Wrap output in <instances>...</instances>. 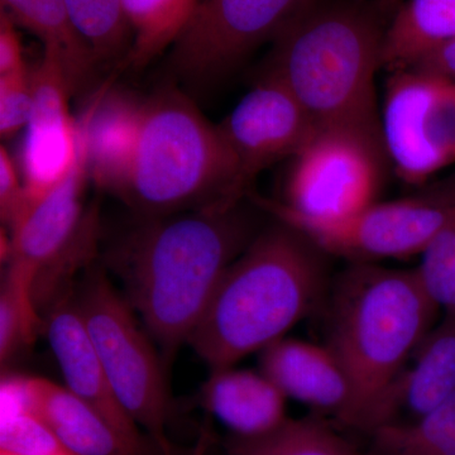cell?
I'll use <instances>...</instances> for the list:
<instances>
[{"mask_svg":"<svg viewBox=\"0 0 455 455\" xmlns=\"http://www.w3.org/2000/svg\"><path fill=\"white\" fill-rule=\"evenodd\" d=\"M243 203L140 220L106 251L104 267L157 343L164 367L188 344L221 277L259 233Z\"/></svg>","mask_w":455,"mask_h":455,"instance_id":"obj_1","label":"cell"},{"mask_svg":"<svg viewBox=\"0 0 455 455\" xmlns=\"http://www.w3.org/2000/svg\"><path fill=\"white\" fill-rule=\"evenodd\" d=\"M322 248L275 220L221 277L188 344L212 371L262 352L323 309L333 278Z\"/></svg>","mask_w":455,"mask_h":455,"instance_id":"obj_2","label":"cell"},{"mask_svg":"<svg viewBox=\"0 0 455 455\" xmlns=\"http://www.w3.org/2000/svg\"><path fill=\"white\" fill-rule=\"evenodd\" d=\"M322 311L324 343L352 385V403L340 423L370 434L381 427L392 385L440 310L414 268L350 262L331 281Z\"/></svg>","mask_w":455,"mask_h":455,"instance_id":"obj_3","label":"cell"},{"mask_svg":"<svg viewBox=\"0 0 455 455\" xmlns=\"http://www.w3.org/2000/svg\"><path fill=\"white\" fill-rule=\"evenodd\" d=\"M383 36L368 9L316 0L275 38L268 74L292 92L319 130L355 132L383 147L376 95Z\"/></svg>","mask_w":455,"mask_h":455,"instance_id":"obj_4","label":"cell"},{"mask_svg":"<svg viewBox=\"0 0 455 455\" xmlns=\"http://www.w3.org/2000/svg\"><path fill=\"white\" fill-rule=\"evenodd\" d=\"M245 196L220 128L185 92L166 86L143 100L118 196L140 220L235 204Z\"/></svg>","mask_w":455,"mask_h":455,"instance_id":"obj_5","label":"cell"},{"mask_svg":"<svg viewBox=\"0 0 455 455\" xmlns=\"http://www.w3.org/2000/svg\"><path fill=\"white\" fill-rule=\"evenodd\" d=\"M76 156L68 175L37 202L26 206L11 229L7 271L31 286L36 310L44 317L74 291L73 278L98 256L99 212L84 205L88 161L76 121Z\"/></svg>","mask_w":455,"mask_h":455,"instance_id":"obj_6","label":"cell"},{"mask_svg":"<svg viewBox=\"0 0 455 455\" xmlns=\"http://www.w3.org/2000/svg\"><path fill=\"white\" fill-rule=\"evenodd\" d=\"M77 309L119 403L148 431L163 455H172L166 427L171 397L160 352L137 322L136 311L116 291L107 268L92 263L74 292Z\"/></svg>","mask_w":455,"mask_h":455,"instance_id":"obj_7","label":"cell"},{"mask_svg":"<svg viewBox=\"0 0 455 455\" xmlns=\"http://www.w3.org/2000/svg\"><path fill=\"white\" fill-rule=\"evenodd\" d=\"M385 148L346 130L322 128L291 158L284 202L253 196L278 220L339 221L379 202Z\"/></svg>","mask_w":455,"mask_h":455,"instance_id":"obj_8","label":"cell"},{"mask_svg":"<svg viewBox=\"0 0 455 455\" xmlns=\"http://www.w3.org/2000/svg\"><path fill=\"white\" fill-rule=\"evenodd\" d=\"M281 221L300 229L325 253L349 262L411 259L455 223V173L412 196L379 200L348 220Z\"/></svg>","mask_w":455,"mask_h":455,"instance_id":"obj_9","label":"cell"},{"mask_svg":"<svg viewBox=\"0 0 455 455\" xmlns=\"http://www.w3.org/2000/svg\"><path fill=\"white\" fill-rule=\"evenodd\" d=\"M383 147L398 178L427 184L455 163V82L420 68L394 71L381 110Z\"/></svg>","mask_w":455,"mask_h":455,"instance_id":"obj_10","label":"cell"},{"mask_svg":"<svg viewBox=\"0 0 455 455\" xmlns=\"http://www.w3.org/2000/svg\"><path fill=\"white\" fill-rule=\"evenodd\" d=\"M316 0H199L171 47L170 70L191 85H206L229 73L275 40Z\"/></svg>","mask_w":455,"mask_h":455,"instance_id":"obj_11","label":"cell"},{"mask_svg":"<svg viewBox=\"0 0 455 455\" xmlns=\"http://www.w3.org/2000/svg\"><path fill=\"white\" fill-rule=\"evenodd\" d=\"M218 128L247 193L259 172L284 158L291 160L319 130L300 101L271 74L241 99Z\"/></svg>","mask_w":455,"mask_h":455,"instance_id":"obj_12","label":"cell"},{"mask_svg":"<svg viewBox=\"0 0 455 455\" xmlns=\"http://www.w3.org/2000/svg\"><path fill=\"white\" fill-rule=\"evenodd\" d=\"M31 70L33 107L22 146V175L27 204L46 196L68 175L76 156V119L68 112L73 94L64 62L55 51L44 49Z\"/></svg>","mask_w":455,"mask_h":455,"instance_id":"obj_13","label":"cell"},{"mask_svg":"<svg viewBox=\"0 0 455 455\" xmlns=\"http://www.w3.org/2000/svg\"><path fill=\"white\" fill-rule=\"evenodd\" d=\"M42 319L66 387L103 416L132 451L147 455L139 425L119 403L99 361L74 291L57 301Z\"/></svg>","mask_w":455,"mask_h":455,"instance_id":"obj_14","label":"cell"},{"mask_svg":"<svg viewBox=\"0 0 455 455\" xmlns=\"http://www.w3.org/2000/svg\"><path fill=\"white\" fill-rule=\"evenodd\" d=\"M259 355V370L284 396L343 420L352 403V385L325 343L284 337Z\"/></svg>","mask_w":455,"mask_h":455,"instance_id":"obj_15","label":"cell"},{"mask_svg":"<svg viewBox=\"0 0 455 455\" xmlns=\"http://www.w3.org/2000/svg\"><path fill=\"white\" fill-rule=\"evenodd\" d=\"M142 106L124 92L101 89L76 119L85 140L89 179L116 196L130 170Z\"/></svg>","mask_w":455,"mask_h":455,"instance_id":"obj_16","label":"cell"},{"mask_svg":"<svg viewBox=\"0 0 455 455\" xmlns=\"http://www.w3.org/2000/svg\"><path fill=\"white\" fill-rule=\"evenodd\" d=\"M286 400L259 370L228 367L212 371L199 391L200 405L230 431L256 438L283 427L289 416Z\"/></svg>","mask_w":455,"mask_h":455,"instance_id":"obj_17","label":"cell"},{"mask_svg":"<svg viewBox=\"0 0 455 455\" xmlns=\"http://www.w3.org/2000/svg\"><path fill=\"white\" fill-rule=\"evenodd\" d=\"M455 395V317L427 331L392 385L382 425L412 420Z\"/></svg>","mask_w":455,"mask_h":455,"instance_id":"obj_18","label":"cell"},{"mask_svg":"<svg viewBox=\"0 0 455 455\" xmlns=\"http://www.w3.org/2000/svg\"><path fill=\"white\" fill-rule=\"evenodd\" d=\"M29 411L75 455H140L92 406L66 386L25 376Z\"/></svg>","mask_w":455,"mask_h":455,"instance_id":"obj_19","label":"cell"},{"mask_svg":"<svg viewBox=\"0 0 455 455\" xmlns=\"http://www.w3.org/2000/svg\"><path fill=\"white\" fill-rule=\"evenodd\" d=\"M455 41V0H406L383 36L386 70L411 68L433 51Z\"/></svg>","mask_w":455,"mask_h":455,"instance_id":"obj_20","label":"cell"},{"mask_svg":"<svg viewBox=\"0 0 455 455\" xmlns=\"http://www.w3.org/2000/svg\"><path fill=\"white\" fill-rule=\"evenodd\" d=\"M2 9L61 57L73 92L88 85L98 62L75 31L65 0H2Z\"/></svg>","mask_w":455,"mask_h":455,"instance_id":"obj_21","label":"cell"},{"mask_svg":"<svg viewBox=\"0 0 455 455\" xmlns=\"http://www.w3.org/2000/svg\"><path fill=\"white\" fill-rule=\"evenodd\" d=\"M368 455H455V395L412 420L371 431Z\"/></svg>","mask_w":455,"mask_h":455,"instance_id":"obj_22","label":"cell"},{"mask_svg":"<svg viewBox=\"0 0 455 455\" xmlns=\"http://www.w3.org/2000/svg\"><path fill=\"white\" fill-rule=\"evenodd\" d=\"M199 0H122L133 32L127 61L140 68L172 47L190 22Z\"/></svg>","mask_w":455,"mask_h":455,"instance_id":"obj_23","label":"cell"},{"mask_svg":"<svg viewBox=\"0 0 455 455\" xmlns=\"http://www.w3.org/2000/svg\"><path fill=\"white\" fill-rule=\"evenodd\" d=\"M227 455H359L348 440L316 419H289L256 438L228 436Z\"/></svg>","mask_w":455,"mask_h":455,"instance_id":"obj_24","label":"cell"},{"mask_svg":"<svg viewBox=\"0 0 455 455\" xmlns=\"http://www.w3.org/2000/svg\"><path fill=\"white\" fill-rule=\"evenodd\" d=\"M75 31L97 62L130 55L133 32L122 0H65Z\"/></svg>","mask_w":455,"mask_h":455,"instance_id":"obj_25","label":"cell"},{"mask_svg":"<svg viewBox=\"0 0 455 455\" xmlns=\"http://www.w3.org/2000/svg\"><path fill=\"white\" fill-rule=\"evenodd\" d=\"M44 331V320L33 305L31 287L5 271L0 291V363L4 367Z\"/></svg>","mask_w":455,"mask_h":455,"instance_id":"obj_26","label":"cell"},{"mask_svg":"<svg viewBox=\"0 0 455 455\" xmlns=\"http://www.w3.org/2000/svg\"><path fill=\"white\" fill-rule=\"evenodd\" d=\"M414 267L425 293L444 316L455 317V223L436 235Z\"/></svg>","mask_w":455,"mask_h":455,"instance_id":"obj_27","label":"cell"},{"mask_svg":"<svg viewBox=\"0 0 455 455\" xmlns=\"http://www.w3.org/2000/svg\"><path fill=\"white\" fill-rule=\"evenodd\" d=\"M0 449L17 455H75L31 411L0 419Z\"/></svg>","mask_w":455,"mask_h":455,"instance_id":"obj_28","label":"cell"},{"mask_svg":"<svg viewBox=\"0 0 455 455\" xmlns=\"http://www.w3.org/2000/svg\"><path fill=\"white\" fill-rule=\"evenodd\" d=\"M33 107L32 75L28 68L0 76V134L14 136L27 127Z\"/></svg>","mask_w":455,"mask_h":455,"instance_id":"obj_29","label":"cell"},{"mask_svg":"<svg viewBox=\"0 0 455 455\" xmlns=\"http://www.w3.org/2000/svg\"><path fill=\"white\" fill-rule=\"evenodd\" d=\"M27 205L25 185L20 182V175L13 158L4 146L0 147V215L2 221L9 230L20 220Z\"/></svg>","mask_w":455,"mask_h":455,"instance_id":"obj_30","label":"cell"},{"mask_svg":"<svg viewBox=\"0 0 455 455\" xmlns=\"http://www.w3.org/2000/svg\"><path fill=\"white\" fill-rule=\"evenodd\" d=\"M28 68L23 59L22 44L16 22L4 9L0 12V76L18 73Z\"/></svg>","mask_w":455,"mask_h":455,"instance_id":"obj_31","label":"cell"},{"mask_svg":"<svg viewBox=\"0 0 455 455\" xmlns=\"http://www.w3.org/2000/svg\"><path fill=\"white\" fill-rule=\"evenodd\" d=\"M411 68L442 75L455 82V41L449 42L445 46L424 56Z\"/></svg>","mask_w":455,"mask_h":455,"instance_id":"obj_32","label":"cell"},{"mask_svg":"<svg viewBox=\"0 0 455 455\" xmlns=\"http://www.w3.org/2000/svg\"><path fill=\"white\" fill-rule=\"evenodd\" d=\"M212 434L208 427H204L197 440L196 447L194 449L193 455H206L211 448Z\"/></svg>","mask_w":455,"mask_h":455,"instance_id":"obj_33","label":"cell"},{"mask_svg":"<svg viewBox=\"0 0 455 455\" xmlns=\"http://www.w3.org/2000/svg\"><path fill=\"white\" fill-rule=\"evenodd\" d=\"M401 0H379V8L386 13L394 14L396 9L400 7Z\"/></svg>","mask_w":455,"mask_h":455,"instance_id":"obj_34","label":"cell"},{"mask_svg":"<svg viewBox=\"0 0 455 455\" xmlns=\"http://www.w3.org/2000/svg\"><path fill=\"white\" fill-rule=\"evenodd\" d=\"M0 455H17L12 453V451H4V449H0Z\"/></svg>","mask_w":455,"mask_h":455,"instance_id":"obj_35","label":"cell"}]
</instances>
